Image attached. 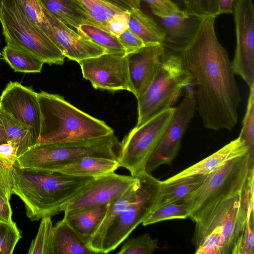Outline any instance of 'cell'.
<instances>
[{
    "label": "cell",
    "mask_w": 254,
    "mask_h": 254,
    "mask_svg": "<svg viewBox=\"0 0 254 254\" xmlns=\"http://www.w3.org/2000/svg\"><path fill=\"white\" fill-rule=\"evenodd\" d=\"M254 174L244 189L190 217L195 222L192 242L197 254H234L254 200Z\"/></svg>",
    "instance_id": "cell-2"
},
{
    "label": "cell",
    "mask_w": 254,
    "mask_h": 254,
    "mask_svg": "<svg viewBox=\"0 0 254 254\" xmlns=\"http://www.w3.org/2000/svg\"><path fill=\"white\" fill-rule=\"evenodd\" d=\"M121 147L114 133L80 140L37 143L17 156L15 163L21 168L54 171L87 156L118 161Z\"/></svg>",
    "instance_id": "cell-5"
},
{
    "label": "cell",
    "mask_w": 254,
    "mask_h": 254,
    "mask_svg": "<svg viewBox=\"0 0 254 254\" xmlns=\"http://www.w3.org/2000/svg\"><path fill=\"white\" fill-rule=\"evenodd\" d=\"M183 11L187 15L216 18L219 15L218 0H185Z\"/></svg>",
    "instance_id": "cell-36"
},
{
    "label": "cell",
    "mask_w": 254,
    "mask_h": 254,
    "mask_svg": "<svg viewBox=\"0 0 254 254\" xmlns=\"http://www.w3.org/2000/svg\"><path fill=\"white\" fill-rule=\"evenodd\" d=\"M0 118L5 128L7 141L15 147L17 157L37 143L27 127L0 110Z\"/></svg>",
    "instance_id": "cell-27"
},
{
    "label": "cell",
    "mask_w": 254,
    "mask_h": 254,
    "mask_svg": "<svg viewBox=\"0 0 254 254\" xmlns=\"http://www.w3.org/2000/svg\"><path fill=\"white\" fill-rule=\"evenodd\" d=\"M254 158L248 152L233 158L209 174L197 189L184 200L189 217L242 191L254 174Z\"/></svg>",
    "instance_id": "cell-8"
},
{
    "label": "cell",
    "mask_w": 254,
    "mask_h": 254,
    "mask_svg": "<svg viewBox=\"0 0 254 254\" xmlns=\"http://www.w3.org/2000/svg\"><path fill=\"white\" fill-rule=\"evenodd\" d=\"M16 158V149L11 143L7 141L0 145V160L7 167L11 168Z\"/></svg>",
    "instance_id": "cell-43"
},
{
    "label": "cell",
    "mask_w": 254,
    "mask_h": 254,
    "mask_svg": "<svg viewBox=\"0 0 254 254\" xmlns=\"http://www.w3.org/2000/svg\"><path fill=\"white\" fill-rule=\"evenodd\" d=\"M164 47L145 46L126 55L132 93L137 98L147 90L155 77Z\"/></svg>",
    "instance_id": "cell-17"
},
{
    "label": "cell",
    "mask_w": 254,
    "mask_h": 254,
    "mask_svg": "<svg viewBox=\"0 0 254 254\" xmlns=\"http://www.w3.org/2000/svg\"><path fill=\"white\" fill-rule=\"evenodd\" d=\"M233 13L236 46L231 62L235 74L254 86V6L253 0H237Z\"/></svg>",
    "instance_id": "cell-11"
},
{
    "label": "cell",
    "mask_w": 254,
    "mask_h": 254,
    "mask_svg": "<svg viewBox=\"0 0 254 254\" xmlns=\"http://www.w3.org/2000/svg\"></svg>",
    "instance_id": "cell-49"
},
{
    "label": "cell",
    "mask_w": 254,
    "mask_h": 254,
    "mask_svg": "<svg viewBox=\"0 0 254 254\" xmlns=\"http://www.w3.org/2000/svg\"><path fill=\"white\" fill-rule=\"evenodd\" d=\"M190 211L183 200L168 203L159 206L147 215L142 223L146 226L164 220L183 219L189 217Z\"/></svg>",
    "instance_id": "cell-32"
},
{
    "label": "cell",
    "mask_w": 254,
    "mask_h": 254,
    "mask_svg": "<svg viewBox=\"0 0 254 254\" xmlns=\"http://www.w3.org/2000/svg\"><path fill=\"white\" fill-rule=\"evenodd\" d=\"M44 7L60 21L77 32L83 23L94 22L74 0H40Z\"/></svg>",
    "instance_id": "cell-23"
},
{
    "label": "cell",
    "mask_w": 254,
    "mask_h": 254,
    "mask_svg": "<svg viewBox=\"0 0 254 254\" xmlns=\"http://www.w3.org/2000/svg\"><path fill=\"white\" fill-rule=\"evenodd\" d=\"M118 39L123 47L126 55L136 51L145 46L141 39L129 28L122 33Z\"/></svg>",
    "instance_id": "cell-41"
},
{
    "label": "cell",
    "mask_w": 254,
    "mask_h": 254,
    "mask_svg": "<svg viewBox=\"0 0 254 254\" xmlns=\"http://www.w3.org/2000/svg\"><path fill=\"white\" fill-rule=\"evenodd\" d=\"M92 251L63 219L53 228L52 254H91Z\"/></svg>",
    "instance_id": "cell-24"
},
{
    "label": "cell",
    "mask_w": 254,
    "mask_h": 254,
    "mask_svg": "<svg viewBox=\"0 0 254 254\" xmlns=\"http://www.w3.org/2000/svg\"><path fill=\"white\" fill-rule=\"evenodd\" d=\"M146 3L154 15H168L182 11L170 0H139Z\"/></svg>",
    "instance_id": "cell-40"
},
{
    "label": "cell",
    "mask_w": 254,
    "mask_h": 254,
    "mask_svg": "<svg viewBox=\"0 0 254 254\" xmlns=\"http://www.w3.org/2000/svg\"><path fill=\"white\" fill-rule=\"evenodd\" d=\"M0 110L27 127L37 143L41 125L37 93L18 82L10 81L0 96Z\"/></svg>",
    "instance_id": "cell-14"
},
{
    "label": "cell",
    "mask_w": 254,
    "mask_h": 254,
    "mask_svg": "<svg viewBox=\"0 0 254 254\" xmlns=\"http://www.w3.org/2000/svg\"><path fill=\"white\" fill-rule=\"evenodd\" d=\"M108 208L106 204L65 210L63 220L87 245L104 220Z\"/></svg>",
    "instance_id": "cell-20"
},
{
    "label": "cell",
    "mask_w": 254,
    "mask_h": 254,
    "mask_svg": "<svg viewBox=\"0 0 254 254\" xmlns=\"http://www.w3.org/2000/svg\"><path fill=\"white\" fill-rule=\"evenodd\" d=\"M248 152L249 149L245 141L238 137L207 157L161 182L167 184L192 175H209L229 160Z\"/></svg>",
    "instance_id": "cell-19"
},
{
    "label": "cell",
    "mask_w": 254,
    "mask_h": 254,
    "mask_svg": "<svg viewBox=\"0 0 254 254\" xmlns=\"http://www.w3.org/2000/svg\"><path fill=\"white\" fill-rule=\"evenodd\" d=\"M175 109H166L129 131L121 142L120 167L135 177L146 172L147 162L166 132Z\"/></svg>",
    "instance_id": "cell-9"
},
{
    "label": "cell",
    "mask_w": 254,
    "mask_h": 254,
    "mask_svg": "<svg viewBox=\"0 0 254 254\" xmlns=\"http://www.w3.org/2000/svg\"><path fill=\"white\" fill-rule=\"evenodd\" d=\"M173 3L183 10L185 0H170Z\"/></svg>",
    "instance_id": "cell-48"
},
{
    "label": "cell",
    "mask_w": 254,
    "mask_h": 254,
    "mask_svg": "<svg viewBox=\"0 0 254 254\" xmlns=\"http://www.w3.org/2000/svg\"><path fill=\"white\" fill-rule=\"evenodd\" d=\"M237 0H218L219 15L233 13Z\"/></svg>",
    "instance_id": "cell-46"
},
{
    "label": "cell",
    "mask_w": 254,
    "mask_h": 254,
    "mask_svg": "<svg viewBox=\"0 0 254 254\" xmlns=\"http://www.w3.org/2000/svg\"><path fill=\"white\" fill-rule=\"evenodd\" d=\"M137 181V177L114 172L95 178L67 203L63 211L86 206L109 204L123 195Z\"/></svg>",
    "instance_id": "cell-15"
},
{
    "label": "cell",
    "mask_w": 254,
    "mask_h": 254,
    "mask_svg": "<svg viewBox=\"0 0 254 254\" xmlns=\"http://www.w3.org/2000/svg\"><path fill=\"white\" fill-rule=\"evenodd\" d=\"M79 64L83 78L95 89L132 93L125 54L105 53L84 59Z\"/></svg>",
    "instance_id": "cell-12"
},
{
    "label": "cell",
    "mask_w": 254,
    "mask_h": 254,
    "mask_svg": "<svg viewBox=\"0 0 254 254\" xmlns=\"http://www.w3.org/2000/svg\"><path fill=\"white\" fill-rule=\"evenodd\" d=\"M11 168L0 160V195L9 201L12 195Z\"/></svg>",
    "instance_id": "cell-42"
},
{
    "label": "cell",
    "mask_w": 254,
    "mask_h": 254,
    "mask_svg": "<svg viewBox=\"0 0 254 254\" xmlns=\"http://www.w3.org/2000/svg\"><path fill=\"white\" fill-rule=\"evenodd\" d=\"M95 25L106 30L108 22L121 8L105 0H74ZM125 11V10H124Z\"/></svg>",
    "instance_id": "cell-30"
},
{
    "label": "cell",
    "mask_w": 254,
    "mask_h": 254,
    "mask_svg": "<svg viewBox=\"0 0 254 254\" xmlns=\"http://www.w3.org/2000/svg\"><path fill=\"white\" fill-rule=\"evenodd\" d=\"M254 207L253 200L250 204L244 230L234 254H254Z\"/></svg>",
    "instance_id": "cell-38"
},
{
    "label": "cell",
    "mask_w": 254,
    "mask_h": 254,
    "mask_svg": "<svg viewBox=\"0 0 254 254\" xmlns=\"http://www.w3.org/2000/svg\"><path fill=\"white\" fill-rule=\"evenodd\" d=\"M21 236L15 222L0 221V254H11Z\"/></svg>",
    "instance_id": "cell-37"
},
{
    "label": "cell",
    "mask_w": 254,
    "mask_h": 254,
    "mask_svg": "<svg viewBox=\"0 0 254 254\" xmlns=\"http://www.w3.org/2000/svg\"><path fill=\"white\" fill-rule=\"evenodd\" d=\"M38 97L41 125L37 143L80 140L114 133L104 122L77 108L61 95L42 91Z\"/></svg>",
    "instance_id": "cell-4"
},
{
    "label": "cell",
    "mask_w": 254,
    "mask_h": 254,
    "mask_svg": "<svg viewBox=\"0 0 254 254\" xmlns=\"http://www.w3.org/2000/svg\"><path fill=\"white\" fill-rule=\"evenodd\" d=\"M0 22L7 45L52 65H62L65 57L40 29L27 18L17 0H0Z\"/></svg>",
    "instance_id": "cell-7"
},
{
    "label": "cell",
    "mask_w": 254,
    "mask_h": 254,
    "mask_svg": "<svg viewBox=\"0 0 254 254\" xmlns=\"http://www.w3.org/2000/svg\"><path fill=\"white\" fill-rule=\"evenodd\" d=\"M208 175H192L167 184H162L153 209L165 205L184 200L200 186Z\"/></svg>",
    "instance_id": "cell-22"
},
{
    "label": "cell",
    "mask_w": 254,
    "mask_h": 254,
    "mask_svg": "<svg viewBox=\"0 0 254 254\" xmlns=\"http://www.w3.org/2000/svg\"><path fill=\"white\" fill-rule=\"evenodd\" d=\"M105 0L121 8L125 11H130L133 9L140 8V1L139 0Z\"/></svg>",
    "instance_id": "cell-44"
},
{
    "label": "cell",
    "mask_w": 254,
    "mask_h": 254,
    "mask_svg": "<svg viewBox=\"0 0 254 254\" xmlns=\"http://www.w3.org/2000/svg\"><path fill=\"white\" fill-rule=\"evenodd\" d=\"M22 10L35 25L42 30L55 44V33L40 0H17ZM56 45V44H55Z\"/></svg>",
    "instance_id": "cell-31"
},
{
    "label": "cell",
    "mask_w": 254,
    "mask_h": 254,
    "mask_svg": "<svg viewBox=\"0 0 254 254\" xmlns=\"http://www.w3.org/2000/svg\"><path fill=\"white\" fill-rule=\"evenodd\" d=\"M2 56L15 72H40L44 64L37 58L8 45L3 48Z\"/></svg>",
    "instance_id": "cell-29"
},
{
    "label": "cell",
    "mask_w": 254,
    "mask_h": 254,
    "mask_svg": "<svg viewBox=\"0 0 254 254\" xmlns=\"http://www.w3.org/2000/svg\"><path fill=\"white\" fill-rule=\"evenodd\" d=\"M7 142L5 128L0 118V145Z\"/></svg>",
    "instance_id": "cell-47"
},
{
    "label": "cell",
    "mask_w": 254,
    "mask_h": 254,
    "mask_svg": "<svg viewBox=\"0 0 254 254\" xmlns=\"http://www.w3.org/2000/svg\"><path fill=\"white\" fill-rule=\"evenodd\" d=\"M143 41L145 46L162 45L165 32L153 17L140 8L129 11V28Z\"/></svg>",
    "instance_id": "cell-26"
},
{
    "label": "cell",
    "mask_w": 254,
    "mask_h": 254,
    "mask_svg": "<svg viewBox=\"0 0 254 254\" xmlns=\"http://www.w3.org/2000/svg\"><path fill=\"white\" fill-rule=\"evenodd\" d=\"M193 79L181 53L164 48L157 69L146 92L136 98L139 127L176 103L183 89Z\"/></svg>",
    "instance_id": "cell-6"
},
{
    "label": "cell",
    "mask_w": 254,
    "mask_h": 254,
    "mask_svg": "<svg viewBox=\"0 0 254 254\" xmlns=\"http://www.w3.org/2000/svg\"><path fill=\"white\" fill-rule=\"evenodd\" d=\"M119 167L117 160L87 156L59 167L54 171L76 177L97 178L113 173Z\"/></svg>",
    "instance_id": "cell-21"
},
{
    "label": "cell",
    "mask_w": 254,
    "mask_h": 254,
    "mask_svg": "<svg viewBox=\"0 0 254 254\" xmlns=\"http://www.w3.org/2000/svg\"><path fill=\"white\" fill-rule=\"evenodd\" d=\"M11 174V193L22 201L26 216L32 221L63 211L67 203L95 178L21 168L15 162Z\"/></svg>",
    "instance_id": "cell-3"
},
{
    "label": "cell",
    "mask_w": 254,
    "mask_h": 254,
    "mask_svg": "<svg viewBox=\"0 0 254 254\" xmlns=\"http://www.w3.org/2000/svg\"><path fill=\"white\" fill-rule=\"evenodd\" d=\"M53 228L51 216L41 218L37 235L30 245L28 254H52Z\"/></svg>",
    "instance_id": "cell-33"
},
{
    "label": "cell",
    "mask_w": 254,
    "mask_h": 254,
    "mask_svg": "<svg viewBox=\"0 0 254 254\" xmlns=\"http://www.w3.org/2000/svg\"><path fill=\"white\" fill-rule=\"evenodd\" d=\"M44 10L55 33V44L65 58L79 63L106 53L103 48L63 24L45 8Z\"/></svg>",
    "instance_id": "cell-18"
},
{
    "label": "cell",
    "mask_w": 254,
    "mask_h": 254,
    "mask_svg": "<svg viewBox=\"0 0 254 254\" xmlns=\"http://www.w3.org/2000/svg\"><path fill=\"white\" fill-rule=\"evenodd\" d=\"M78 34L103 48L106 53L125 54V50L117 37L105 29L92 23L81 24Z\"/></svg>",
    "instance_id": "cell-28"
},
{
    "label": "cell",
    "mask_w": 254,
    "mask_h": 254,
    "mask_svg": "<svg viewBox=\"0 0 254 254\" xmlns=\"http://www.w3.org/2000/svg\"><path fill=\"white\" fill-rule=\"evenodd\" d=\"M12 211L9 201L0 195V221L12 222Z\"/></svg>",
    "instance_id": "cell-45"
},
{
    "label": "cell",
    "mask_w": 254,
    "mask_h": 254,
    "mask_svg": "<svg viewBox=\"0 0 254 254\" xmlns=\"http://www.w3.org/2000/svg\"><path fill=\"white\" fill-rule=\"evenodd\" d=\"M153 15L165 32L162 46L178 53L183 52L193 42L204 19L187 15L183 10L168 15Z\"/></svg>",
    "instance_id": "cell-16"
},
{
    "label": "cell",
    "mask_w": 254,
    "mask_h": 254,
    "mask_svg": "<svg viewBox=\"0 0 254 254\" xmlns=\"http://www.w3.org/2000/svg\"><path fill=\"white\" fill-rule=\"evenodd\" d=\"M139 184L138 179L137 182L131 186L123 195L108 204V210L104 220L87 244L88 247L95 254H97L96 250L108 230L134 199Z\"/></svg>",
    "instance_id": "cell-25"
},
{
    "label": "cell",
    "mask_w": 254,
    "mask_h": 254,
    "mask_svg": "<svg viewBox=\"0 0 254 254\" xmlns=\"http://www.w3.org/2000/svg\"><path fill=\"white\" fill-rule=\"evenodd\" d=\"M215 19H204L195 39L181 54L195 82L196 109L204 127L231 130L238 121L240 92L228 54L216 37Z\"/></svg>",
    "instance_id": "cell-1"
},
{
    "label": "cell",
    "mask_w": 254,
    "mask_h": 254,
    "mask_svg": "<svg viewBox=\"0 0 254 254\" xmlns=\"http://www.w3.org/2000/svg\"><path fill=\"white\" fill-rule=\"evenodd\" d=\"M250 89L246 112L239 137L245 141L250 155L254 158V86Z\"/></svg>",
    "instance_id": "cell-34"
},
{
    "label": "cell",
    "mask_w": 254,
    "mask_h": 254,
    "mask_svg": "<svg viewBox=\"0 0 254 254\" xmlns=\"http://www.w3.org/2000/svg\"><path fill=\"white\" fill-rule=\"evenodd\" d=\"M196 109L195 96H185L176 107L162 139L148 159L146 172L151 174L162 165H169L178 154L184 135Z\"/></svg>",
    "instance_id": "cell-13"
},
{
    "label": "cell",
    "mask_w": 254,
    "mask_h": 254,
    "mask_svg": "<svg viewBox=\"0 0 254 254\" xmlns=\"http://www.w3.org/2000/svg\"><path fill=\"white\" fill-rule=\"evenodd\" d=\"M129 11H121L113 15L108 22L106 30L112 35L118 37L129 28Z\"/></svg>",
    "instance_id": "cell-39"
},
{
    "label": "cell",
    "mask_w": 254,
    "mask_h": 254,
    "mask_svg": "<svg viewBox=\"0 0 254 254\" xmlns=\"http://www.w3.org/2000/svg\"><path fill=\"white\" fill-rule=\"evenodd\" d=\"M158 240L148 233L131 237L122 245L118 254H150L158 249Z\"/></svg>",
    "instance_id": "cell-35"
},
{
    "label": "cell",
    "mask_w": 254,
    "mask_h": 254,
    "mask_svg": "<svg viewBox=\"0 0 254 254\" xmlns=\"http://www.w3.org/2000/svg\"><path fill=\"white\" fill-rule=\"evenodd\" d=\"M135 177L139 184L135 197L108 230L96 250L97 254H107L116 249L143 222L153 208L161 181L146 172Z\"/></svg>",
    "instance_id": "cell-10"
}]
</instances>
